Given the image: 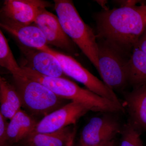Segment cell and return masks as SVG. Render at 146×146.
Listing matches in <instances>:
<instances>
[{"label":"cell","mask_w":146,"mask_h":146,"mask_svg":"<svg viewBox=\"0 0 146 146\" xmlns=\"http://www.w3.org/2000/svg\"><path fill=\"white\" fill-rule=\"evenodd\" d=\"M41 50L50 53L57 58L65 76L82 84L86 89L100 96L118 104H123L114 91L108 87L103 82L91 74L72 56L55 51L48 46Z\"/></svg>","instance_id":"obj_6"},{"label":"cell","mask_w":146,"mask_h":146,"mask_svg":"<svg viewBox=\"0 0 146 146\" xmlns=\"http://www.w3.org/2000/svg\"><path fill=\"white\" fill-rule=\"evenodd\" d=\"M92 111L87 105L71 101L44 117L37 123L32 133L54 132L75 124L88 112Z\"/></svg>","instance_id":"obj_8"},{"label":"cell","mask_w":146,"mask_h":146,"mask_svg":"<svg viewBox=\"0 0 146 146\" xmlns=\"http://www.w3.org/2000/svg\"><path fill=\"white\" fill-rule=\"evenodd\" d=\"M21 49L29 64V65H24L46 76L66 78L60 62L53 55L41 50L26 48L22 45Z\"/></svg>","instance_id":"obj_11"},{"label":"cell","mask_w":146,"mask_h":146,"mask_svg":"<svg viewBox=\"0 0 146 146\" xmlns=\"http://www.w3.org/2000/svg\"><path fill=\"white\" fill-rule=\"evenodd\" d=\"M0 113V146H7V133L9 123Z\"/></svg>","instance_id":"obj_20"},{"label":"cell","mask_w":146,"mask_h":146,"mask_svg":"<svg viewBox=\"0 0 146 146\" xmlns=\"http://www.w3.org/2000/svg\"><path fill=\"white\" fill-rule=\"evenodd\" d=\"M0 65L9 71L12 76L23 73L13 56L8 42L3 32L0 30Z\"/></svg>","instance_id":"obj_18"},{"label":"cell","mask_w":146,"mask_h":146,"mask_svg":"<svg viewBox=\"0 0 146 146\" xmlns=\"http://www.w3.org/2000/svg\"><path fill=\"white\" fill-rule=\"evenodd\" d=\"M97 3H98L99 5L103 8L104 10H108L109 8L108 7L107 1H96Z\"/></svg>","instance_id":"obj_24"},{"label":"cell","mask_w":146,"mask_h":146,"mask_svg":"<svg viewBox=\"0 0 146 146\" xmlns=\"http://www.w3.org/2000/svg\"><path fill=\"white\" fill-rule=\"evenodd\" d=\"M135 46L138 47L146 54V28L139 38Z\"/></svg>","instance_id":"obj_21"},{"label":"cell","mask_w":146,"mask_h":146,"mask_svg":"<svg viewBox=\"0 0 146 146\" xmlns=\"http://www.w3.org/2000/svg\"><path fill=\"white\" fill-rule=\"evenodd\" d=\"M96 19L97 38L125 54L133 49L146 28V4L103 10Z\"/></svg>","instance_id":"obj_1"},{"label":"cell","mask_w":146,"mask_h":146,"mask_svg":"<svg viewBox=\"0 0 146 146\" xmlns=\"http://www.w3.org/2000/svg\"><path fill=\"white\" fill-rule=\"evenodd\" d=\"M80 146H84L83 145H80ZM94 146H116L115 141L113 140H110V141H104L102 142L98 145Z\"/></svg>","instance_id":"obj_23"},{"label":"cell","mask_w":146,"mask_h":146,"mask_svg":"<svg viewBox=\"0 0 146 146\" xmlns=\"http://www.w3.org/2000/svg\"><path fill=\"white\" fill-rule=\"evenodd\" d=\"M0 113L11 119L21 110L22 103L16 87L5 78L0 77Z\"/></svg>","instance_id":"obj_16"},{"label":"cell","mask_w":146,"mask_h":146,"mask_svg":"<svg viewBox=\"0 0 146 146\" xmlns=\"http://www.w3.org/2000/svg\"><path fill=\"white\" fill-rule=\"evenodd\" d=\"M21 66L27 77L39 82L62 98L87 105L94 112L113 113L125 111L123 104H118L100 96L66 78L46 76L26 65Z\"/></svg>","instance_id":"obj_2"},{"label":"cell","mask_w":146,"mask_h":146,"mask_svg":"<svg viewBox=\"0 0 146 146\" xmlns=\"http://www.w3.org/2000/svg\"><path fill=\"white\" fill-rule=\"evenodd\" d=\"M0 26L2 29L15 37L24 47L42 50L48 46L44 35L36 25L11 27L0 24Z\"/></svg>","instance_id":"obj_13"},{"label":"cell","mask_w":146,"mask_h":146,"mask_svg":"<svg viewBox=\"0 0 146 146\" xmlns=\"http://www.w3.org/2000/svg\"></svg>","instance_id":"obj_25"},{"label":"cell","mask_w":146,"mask_h":146,"mask_svg":"<svg viewBox=\"0 0 146 146\" xmlns=\"http://www.w3.org/2000/svg\"><path fill=\"white\" fill-rule=\"evenodd\" d=\"M98 39V72L108 87L113 91L122 90L128 84L127 70L129 59H125L123 53L107 41Z\"/></svg>","instance_id":"obj_5"},{"label":"cell","mask_w":146,"mask_h":146,"mask_svg":"<svg viewBox=\"0 0 146 146\" xmlns=\"http://www.w3.org/2000/svg\"><path fill=\"white\" fill-rule=\"evenodd\" d=\"M38 123L32 117L21 109L9 123L7 146L27 139L34 131Z\"/></svg>","instance_id":"obj_14"},{"label":"cell","mask_w":146,"mask_h":146,"mask_svg":"<svg viewBox=\"0 0 146 146\" xmlns=\"http://www.w3.org/2000/svg\"><path fill=\"white\" fill-rule=\"evenodd\" d=\"M127 74L133 88L146 85V54L136 46L128 61Z\"/></svg>","instance_id":"obj_17"},{"label":"cell","mask_w":146,"mask_h":146,"mask_svg":"<svg viewBox=\"0 0 146 146\" xmlns=\"http://www.w3.org/2000/svg\"><path fill=\"white\" fill-rule=\"evenodd\" d=\"M76 129L70 126L54 132L32 133L26 139L29 146H72Z\"/></svg>","instance_id":"obj_15"},{"label":"cell","mask_w":146,"mask_h":146,"mask_svg":"<svg viewBox=\"0 0 146 146\" xmlns=\"http://www.w3.org/2000/svg\"><path fill=\"white\" fill-rule=\"evenodd\" d=\"M142 132L129 121L122 126L120 134L121 141L120 146H143L141 138Z\"/></svg>","instance_id":"obj_19"},{"label":"cell","mask_w":146,"mask_h":146,"mask_svg":"<svg viewBox=\"0 0 146 146\" xmlns=\"http://www.w3.org/2000/svg\"><path fill=\"white\" fill-rule=\"evenodd\" d=\"M54 1L55 10L65 33L98 71V46L93 29L84 23L72 1Z\"/></svg>","instance_id":"obj_3"},{"label":"cell","mask_w":146,"mask_h":146,"mask_svg":"<svg viewBox=\"0 0 146 146\" xmlns=\"http://www.w3.org/2000/svg\"><path fill=\"white\" fill-rule=\"evenodd\" d=\"M114 3L119 6V7H125L133 6L136 5L137 3L140 2L139 1L136 0H124V1H115Z\"/></svg>","instance_id":"obj_22"},{"label":"cell","mask_w":146,"mask_h":146,"mask_svg":"<svg viewBox=\"0 0 146 146\" xmlns=\"http://www.w3.org/2000/svg\"><path fill=\"white\" fill-rule=\"evenodd\" d=\"M52 5L42 0H6L1 10V25L26 26L35 23L36 16Z\"/></svg>","instance_id":"obj_7"},{"label":"cell","mask_w":146,"mask_h":146,"mask_svg":"<svg viewBox=\"0 0 146 146\" xmlns=\"http://www.w3.org/2000/svg\"><path fill=\"white\" fill-rule=\"evenodd\" d=\"M13 77L22 106L32 115L44 117L66 104V100L58 96L39 82L29 78L23 72Z\"/></svg>","instance_id":"obj_4"},{"label":"cell","mask_w":146,"mask_h":146,"mask_svg":"<svg viewBox=\"0 0 146 146\" xmlns=\"http://www.w3.org/2000/svg\"><path fill=\"white\" fill-rule=\"evenodd\" d=\"M35 23L44 35L48 44L77 54L74 43L65 33L58 16L44 9L36 16Z\"/></svg>","instance_id":"obj_10"},{"label":"cell","mask_w":146,"mask_h":146,"mask_svg":"<svg viewBox=\"0 0 146 146\" xmlns=\"http://www.w3.org/2000/svg\"><path fill=\"white\" fill-rule=\"evenodd\" d=\"M122 127L117 120L110 115L92 118L82 131L80 145L94 146L113 140L120 133Z\"/></svg>","instance_id":"obj_9"},{"label":"cell","mask_w":146,"mask_h":146,"mask_svg":"<svg viewBox=\"0 0 146 146\" xmlns=\"http://www.w3.org/2000/svg\"><path fill=\"white\" fill-rule=\"evenodd\" d=\"M124 98L128 121L141 132H146V85L134 87Z\"/></svg>","instance_id":"obj_12"}]
</instances>
